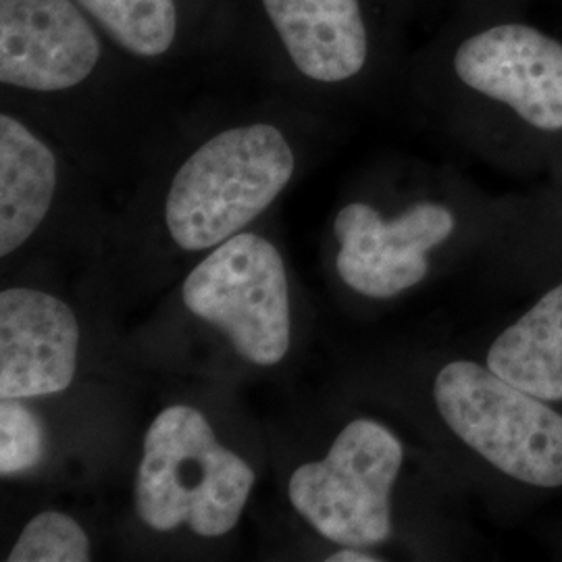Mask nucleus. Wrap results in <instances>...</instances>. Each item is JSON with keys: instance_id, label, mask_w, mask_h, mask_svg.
Instances as JSON below:
<instances>
[{"instance_id": "obj_1", "label": "nucleus", "mask_w": 562, "mask_h": 562, "mask_svg": "<svg viewBox=\"0 0 562 562\" xmlns=\"http://www.w3.org/2000/svg\"><path fill=\"white\" fill-rule=\"evenodd\" d=\"M296 173V148L276 121H240L202 140L176 167L162 217L188 252L240 234L280 199Z\"/></svg>"}, {"instance_id": "obj_2", "label": "nucleus", "mask_w": 562, "mask_h": 562, "mask_svg": "<svg viewBox=\"0 0 562 562\" xmlns=\"http://www.w3.org/2000/svg\"><path fill=\"white\" fill-rule=\"evenodd\" d=\"M255 482L252 467L220 442L199 408L173 404L144 436L136 513L155 531L188 525L201 538H222L240 521Z\"/></svg>"}, {"instance_id": "obj_3", "label": "nucleus", "mask_w": 562, "mask_h": 562, "mask_svg": "<svg viewBox=\"0 0 562 562\" xmlns=\"http://www.w3.org/2000/svg\"><path fill=\"white\" fill-rule=\"evenodd\" d=\"M446 425L498 471L529 485H562V415L477 362L446 364L434 383Z\"/></svg>"}, {"instance_id": "obj_4", "label": "nucleus", "mask_w": 562, "mask_h": 562, "mask_svg": "<svg viewBox=\"0 0 562 562\" xmlns=\"http://www.w3.org/2000/svg\"><path fill=\"white\" fill-rule=\"evenodd\" d=\"M234 55L311 88L352 83L373 57L364 0H234Z\"/></svg>"}, {"instance_id": "obj_5", "label": "nucleus", "mask_w": 562, "mask_h": 562, "mask_svg": "<svg viewBox=\"0 0 562 562\" xmlns=\"http://www.w3.org/2000/svg\"><path fill=\"white\" fill-rule=\"evenodd\" d=\"M402 443L371 419L348 423L323 461L299 467L288 498L329 542L371 548L392 536L390 496L401 473Z\"/></svg>"}, {"instance_id": "obj_6", "label": "nucleus", "mask_w": 562, "mask_h": 562, "mask_svg": "<svg viewBox=\"0 0 562 562\" xmlns=\"http://www.w3.org/2000/svg\"><path fill=\"white\" fill-rule=\"evenodd\" d=\"M183 304L220 327L241 359L280 364L292 341L288 273L280 250L257 234L240 232L196 265L181 288Z\"/></svg>"}, {"instance_id": "obj_7", "label": "nucleus", "mask_w": 562, "mask_h": 562, "mask_svg": "<svg viewBox=\"0 0 562 562\" xmlns=\"http://www.w3.org/2000/svg\"><path fill=\"white\" fill-rule=\"evenodd\" d=\"M454 215L436 202H419L392 222L367 202H350L334 223L341 280L369 299H392L427 276V252L454 232Z\"/></svg>"}, {"instance_id": "obj_8", "label": "nucleus", "mask_w": 562, "mask_h": 562, "mask_svg": "<svg viewBox=\"0 0 562 562\" xmlns=\"http://www.w3.org/2000/svg\"><path fill=\"white\" fill-rule=\"evenodd\" d=\"M457 78L538 130H562V44L527 25H496L454 50Z\"/></svg>"}, {"instance_id": "obj_9", "label": "nucleus", "mask_w": 562, "mask_h": 562, "mask_svg": "<svg viewBox=\"0 0 562 562\" xmlns=\"http://www.w3.org/2000/svg\"><path fill=\"white\" fill-rule=\"evenodd\" d=\"M144 71L234 55V0H76Z\"/></svg>"}, {"instance_id": "obj_10", "label": "nucleus", "mask_w": 562, "mask_h": 562, "mask_svg": "<svg viewBox=\"0 0 562 562\" xmlns=\"http://www.w3.org/2000/svg\"><path fill=\"white\" fill-rule=\"evenodd\" d=\"M80 362V323L71 306L34 288L0 292V401L65 392Z\"/></svg>"}, {"instance_id": "obj_11", "label": "nucleus", "mask_w": 562, "mask_h": 562, "mask_svg": "<svg viewBox=\"0 0 562 562\" xmlns=\"http://www.w3.org/2000/svg\"><path fill=\"white\" fill-rule=\"evenodd\" d=\"M57 150L11 111L0 115V255L9 257L48 217L59 194Z\"/></svg>"}, {"instance_id": "obj_12", "label": "nucleus", "mask_w": 562, "mask_h": 562, "mask_svg": "<svg viewBox=\"0 0 562 562\" xmlns=\"http://www.w3.org/2000/svg\"><path fill=\"white\" fill-rule=\"evenodd\" d=\"M487 367L542 401H562V283L504 329L487 352Z\"/></svg>"}, {"instance_id": "obj_13", "label": "nucleus", "mask_w": 562, "mask_h": 562, "mask_svg": "<svg viewBox=\"0 0 562 562\" xmlns=\"http://www.w3.org/2000/svg\"><path fill=\"white\" fill-rule=\"evenodd\" d=\"M9 562H86L90 561V540L74 517L46 510L23 527Z\"/></svg>"}, {"instance_id": "obj_14", "label": "nucleus", "mask_w": 562, "mask_h": 562, "mask_svg": "<svg viewBox=\"0 0 562 562\" xmlns=\"http://www.w3.org/2000/svg\"><path fill=\"white\" fill-rule=\"evenodd\" d=\"M42 423L23 402H0V475L11 477L32 471L44 459Z\"/></svg>"}, {"instance_id": "obj_15", "label": "nucleus", "mask_w": 562, "mask_h": 562, "mask_svg": "<svg viewBox=\"0 0 562 562\" xmlns=\"http://www.w3.org/2000/svg\"><path fill=\"white\" fill-rule=\"evenodd\" d=\"M329 562H378L380 559L373 557V554H367L362 552L361 548H350V546H344L338 552H334L329 559Z\"/></svg>"}]
</instances>
